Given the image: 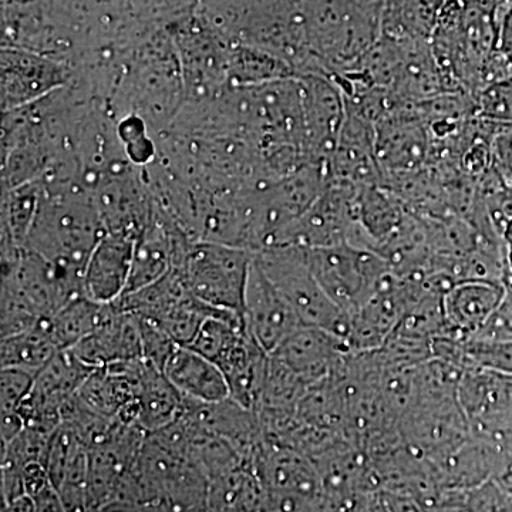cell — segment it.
<instances>
[{"instance_id":"cell-22","label":"cell","mask_w":512,"mask_h":512,"mask_svg":"<svg viewBox=\"0 0 512 512\" xmlns=\"http://www.w3.org/2000/svg\"><path fill=\"white\" fill-rule=\"evenodd\" d=\"M476 110L485 120L512 124V76L483 87L478 93Z\"/></svg>"},{"instance_id":"cell-16","label":"cell","mask_w":512,"mask_h":512,"mask_svg":"<svg viewBox=\"0 0 512 512\" xmlns=\"http://www.w3.org/2000/svg\"><path fill=\"white\" fill-rule=\"evenodd\" d=\"M175 221L163 212H154L153 220L136 239L133 266L126 293L154 284L173 268ZM124 293V295H126Z\"/></svg>"},{"instance_id":"cell-9","label":"cell","mask_w":512,"mask_h":512,"mask_svg":"<svg viewBox=\"0 0 512 512\" xmlns=\"http://www.w3.org/2000/svg\"><path fill=\"white\" fill-rule=\"evenodd\" d=\"M376 156L383 171L413 170L429 151L426 124L416 104L375 124Z\"/></svg>"},{"instance_id":"cell-11","label":"cell","mask_w":512,"mask_h":512,"mask_svg":"<svg viewBox=\"0 0 512 512\" xmlns=\"http://www.w3.org/2000/svg\"><path fill=\"white\" fill-rule=\"evenodd\" d=\"M136 241L107 232L93 249L83 274V295L113 303L127 291Z\"/></svg>"},{"instance_id":"cell-2","label":"cell","mask_w":512,"mask_h":512,"mask_svg":"<svg viewBox=\"0 0 512 512\" xmlns=\"http://www.w3.org/2000/svg\"><path fill=\"white\" fill-rule=\"evenodd\" d=\"M254 258L249 249L192 239L174 255L171 269L201 302L242 315Z\"/></svg>"},{"instance_id":"cell-3","label":"cell","mask_w":512,"mask_h":512,"mask_svg":"<svg viewBox=\"0 0 512 512\" xmlns=\"http://www.w3.org/2000/svg\"><path fill=\"white\" fill-rule=\"evenodd\" d=\"M256 264L291 303L303 326L328 330L348 343L350 320L312 274L306 249L275 245L255 252Z\"/></svg>"},{"instance_id":"cell-8","label":"cell","mask_w":512,"mask_h":512,"mask_svg":"<svg viewBox=\"0 0 512 512\" xmlns=\"http://www.w3.org/2000/svg\"><path fill=\"white\" fill-rule=\"evenodd\" d=\"M326 165L332 180L356 187L382 185L384 171L376 156L375 124L348 109L338 144Z\"/></svg>"},{"instance_id":"cell-13","label":"cell","mask_w":512,"mask_h":512,"mask_svg":"<svg viewBox=\"0 0 512 512\" xmlns=\"http://www.w3.org/2000/svg\"><path fill=\"white\" fill-rule=\"evenodd\" d=\"M269 359L271 355L245 330L215 362L227 380L229 399L256 412L264 393Z\"/></svg>"},{"instance_id":"cell-1","label":"cell","mask_w":512,"mask_h":512,"mask_svg":"<svg viewBox=\"0 0 512 512\" xmlns=\"http://www.w3.org/2000/svg\"><path fill=\"white\" fill-rule=\"evenodd\" d=\"M107 234L97 202L87 194L63 191L40 195L25 249L45 258L60 275L83 293L87 261Z\"/></svg>"},{"instance_id":"cell-19","label":"cell","mask_w":512,"mask_h":512,"mask_svg":"<svg viewBox=\"0 0 512 512\" xmlns=\"http://www.w3.org/2000/svg\"><path fill=\"white\" fill-rule=\"evenodd\" d=\"M443 0H383L382 36L429 40L439 23Z\"/></svg>"},{"instance_id":"cell-17","label":"cell","mask_w":512,"mask_h":512,"mask_svg":"<svg viewBox=\"0 0 512 512\" xmlns=\"http://www.w3.org/2000/svg\"><path fill=\"white\" fill-rule=\"evenodd\" d=\"M137 426L147 434L156 433L180 419L185 397L178 392L161 370L144 360L137 393Z\"/></svg>"},{"instance_id":"cell-23","label":"cell","mask_w":512,"mask_h":512,"mask_svg":"<svg viewBox=\"0 0 512 512\" xmlns=\"http://www.w3.org/2000/svg\"><path fill=\"white\" fill-rule=\"evenodd\" d=\"M35 375L19 369H2L0 373V407L2 413L19 412L32 392Z\"/></svg>"},{"instance_id":"cell-5","label":"cell","mask_w":512,"mask_h":512,"mask_svg":"<svg viewBox=\"0 0 512 512\" xmlns=\"http://www.w3.org/2000/svg\"><path fill=\"white\" fill-rule=\"evenodd\" d=\"M305 107L306 151L312 163H328L346 119V99L329 74L298 77Z\"/></svg>"},{"instance_id":"cell-4","label":"cell","mask_w":512,"mask_h":512,"mask_svg":"<svg viewBox=\"0 0 512 512\" xmlns=\"http://www.w3.org/2000/svg\"><path fill=\"white\" fill-rule=\"evenodd\" d=\"M306 256L316 281L348 316L359 311L392 272L382 255L350 244L306 249Z\"/></svg>"},{"instance_id":"cell-14","label":"cell","mask_w":512,"mask_h":512,"mask_svg":"<svg viewBox=\"0 0 512 512\" xmlns=\"http://www.w3.org/2000/svg\"><path fill=\"white\" fill-rule=\"evenodd\" d=\"M503 284L487 281L457 282L444 296L447 332L463 340L473 339L503 302Z\"/></svg>"},{"instance_id":"cell-26","label":"cell","mask_w":512,"mask_h":512,"mask_svg":"<svg viewBox=\"0 0 512 512\" xmlns=\"http://www.w3.org/2000/svg\"><path fill=\"white\" fill-rule=\"evenodd\" d=\"M383 501L389 512H427V508L423 507L419 501L407 495L384 493Z\"/></svg>"},{"instance_id":"cell-7","label":"cell","mask_w":512,"mask_h":512,"mask_svg":"<svg viewBox=\"0 0 512 512\" xmlns=\"http://www.w3.org/2000/svg\"><path fill=\"white\" fill-rule=\"evenodd\" d=\"M350 353L348 343L328 330L302 326L271 356L312 387L335 375Z\"/></svg>"},{"instance_id":"cell-15","label":"cell","mask_w":512,"mask_h":512,"mask_svg":"<svg viewBox=\"0 0 512 512\" xmlns=\"http://www.w3.org/2000/svg\"><path fill=\"white\" fill-rule=\"evenodd\" d=\"M163 373L187 399L201 403H220L229 399L227 380L220 367L188 346L178 345L174 349Z\"/></svg>"},{"instance_id":"cell-24","label":"cell","mask_w":512,"mask_h":512,"mask_svg":"<svg viewBox=\"0 0 512 512\" xmlns=\"http://www.w3.org/2000/svg\"><path fill=\"white\" fill-rule=\"evenodd\" d=\"M138 319H140L143 359L163 372L168 357L177 348L178 343L174 342L163 329L158 328L153 322H148L146 319Z\"/></svg>"},{"instance_id":"cell-6","label":"cell","mask_w":512,"mask_h":512,"mask_svg":"<svg viewBox=\"0 0 512 512\" xmlns=\"http://www.w3.org/2000/svg\"><path fill=\"white\" fill-rule=\"evenodd\" d=\"M245 325L256 342L269 355L303 326L298 313L272 284L261 266L252 264L244 302Z\"/></svg>"},{"instance_id":"cell-18","label":"cell","mask_w":512,"mask_h":512,"mask_svg":"<svg viewBox=\"0 0 512 512\" xmlns=\"http://www.w3.org/2000/svg\"><path fill=\"white\" fill-rule=\"evenodd\" d=\"M113 312L114 302L99 303L87 296H79L67 302L55 315L40 320V323L57 348L70 349L99 329Z\"/></svg>"},{"instance_id":"cell-21","label":"cell","mask_w":512,"mask_h":512,"mask_svg":"<svg viewBox=\"0 0 512 512\" xmlns=\"http://www.w3.org/2000/svg\"><path fill=\"white\" fill-rule=\"evenodd\" d=\"M466 359V369L480 367L512 376V340H468Z\"/></svg>"},{"instance_id":"cell-25","label":"cell","mask_w":512,"mask_h":512,"mask_svg":"<svg viewBox=\"0 0 512 512\" xmlns=\"http://www.w3.org/2000/svg\"><path fill=\"white\" fill-rule=\"evenodd\" d=\"M30 498L33 500L35 512H67L62 495L53 484L47 485Z\"/></svg>"},{"instance_id":"cell-20","label":"cell","mask_w":512,"mask_h":512,"mask_svg":"<svg viewBox=\"0 0 512 512\" xmlns=\"http://www.w3.org/2000/svg\"><path fill=\"white\" fill-rule=\"evenodd\" d=\"M59 350L39 320L35 328L2 339L0 363L2 369L25 370L36 376Z\"/></svg>"},{"instance_id":"cell-12","label":"cell","mask_w":512,"mask_h":512,"mask_svg":"<svg viewBox=\"0 0 512 512\" xmlns=\"http://www.w3.org/2000/svg\"><path fill=\"white\" fill-rule=\"evenodd\" d=\"M70 349L93 369L143 359L140 319L134 313L121 311L114 302L110 318Z\"/></svg>"},{"instance_id":"cell-10","label":"cell","mask_w":512,"mask_h":512,"mask_svg":"<svg viewBox=\"0 0 512 512\" xmlns=\"http://www.w3.org/2000/svg\"><path fill=\"white\" fill-rule=\"evenodd\" d=\"M66 72L59 64L32 53L6 50L2 56V109L5 113L42 99L62 86Z\"/></svg>"}]
</instances>
